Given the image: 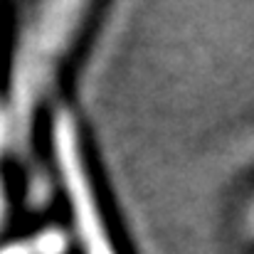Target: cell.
Wrapping results in <instances>:
<instances>
[{
	"instance_id": "1",
	"label": "cell",
	"mask_w": 254,
	"mask_h": 254,
	"mask_svg": "<svg viewBox=\"0 0 254 254\" xmlns=\"http://www.w3.org/2000/svg\"><path fill=\"white\" fill-rule=\"evenodd\" d=\"M99 0H37L25 25L10 84V124L22 128L74 52Z\"/></svg>"
},
{
	"instance_id": "2",
	"label": "cell",
	"mask_w": 254,
	"mask_h": 254,
	"mask_svg": "<svg viewBox=\"0 0 254 254\" xmlns=\"http://www.w3.org/2000/svg\"><path fill=\"white\" fill-rule=\"evenodd\" d=\"M52 158L60 175L62 190L69 202L74 232L79 237L84 254H119L114 245V235L109 230L106 215L101 210V200L96 192V183L86 161L79 128L69 111H57L50 128Z\"/></svg>"
},
{
	"instance_id": "3",
	"label": "cell",
	"mask_w": 254,
	"mask_h": 254,
	"mask_svg": "<svg viewBox=\"0 0 254 254\" xmlns=\"http://www.w3.org/2000/svg\"><path fill=\"white\" fill-rule=\"evenodd\" d=\"M250 225H252V230H254V202H252V210H250Z\"/></svg>"
},
{
	"instance_id": "4",
	"label": "cell",
	"mask_w": 254,
	"mask_h": 254,
	"mask_svg": "<svg viewBox=\"0 0 254 254\" xmlns=\"http://www.w3.org/2000/svg\"><path fill=\"white\" fill-rule=\"evenodd\" d=\"M0 215H2V195H0Z\"/></svg>"
}]
</instances>
